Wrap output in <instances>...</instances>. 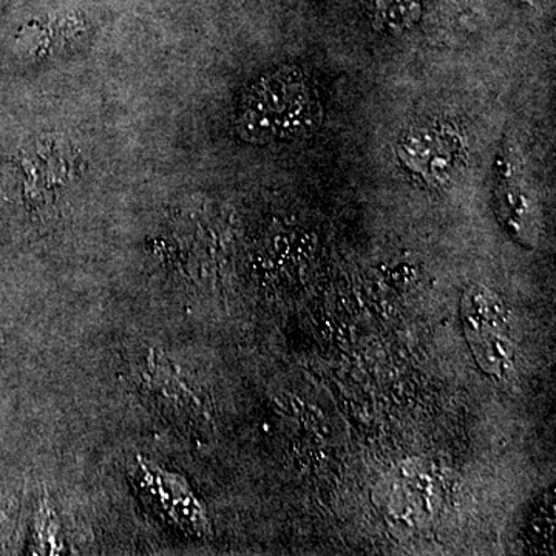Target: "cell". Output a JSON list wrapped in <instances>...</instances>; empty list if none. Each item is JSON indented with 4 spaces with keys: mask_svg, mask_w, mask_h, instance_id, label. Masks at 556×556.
Returning <instances> with one entry per match:
<instances>
[{
    "mask_svg": "<svg viewBox=\"0 0 556 556\" xmlns=\"http://www.w3.org/2000/svg\"><path fill=\"white\" fill-rule=\"evenodd\" d=\"M324 118L317 91L295 67L258 80L244 98L239 130L252 142L308 137Z\"/></svg>",
    "mask_w": 556,
    "mask_h": 556,
    "instance_id": "obj_1",
    "label": "cell"
},
{
    "mask_svg": "<svg viewBox=\"0 0 556 556\" xmlns=\"http://www.w3.org/2000/svg\"><path fill=\"white\" fill-rule=\"evenodd\" d=\"M460 321L479 369L489 378H510L517 365V340L503 299L484 285H470L460 298Z\"/></svg>",
    "mask_w": 556,
    "mask_h": 556,
    "instance_id": "obj_2",
    "label": "cell"
},
{
    "mask_svg": "<svg viewBox=\"0 0 556 556\" xmlns=\"http://www.w3.org/2000/svg\"><path fill=\"white\" fill-rule=\"evenodd\" d=\"M456 137L447 129H417L399 142V160L420 178L441 185L452 177L456 161Z\"/></svg>",
    "mask_w": 556,
    "mask_h": 556,
    "instance_id": "obj_3",
    "label": "cell"
},
{
    "mask_svg": "<svg viewBox=\"0 0 556 556\" xmlns=\"http://www.w3.org/2000/svg\"><path fill=\"white\" fill-rule=\"evenodd\" d=\"M137 473L141 475L138 481L167 517L189 532H204L207 527L206 511L185 481L141 459L137 466Z\"/></svg>",
    "mask_w": 556,
    "mask_h": 556,
    "instance_id": "obj_4",
    "label": "cell"
},
{
    "mask_svg": "<svg viewBox=\"0 0 556 556\" xmlns=\"http://www.w3.org/2000/svg\"><path fill=\"white\" fill-rule=\"evenodd\" d=\"M496 215L504 230L522 248H536L540 240V211L525 182L507 179L496 190Z\"/></svg>",
    "mask_w": 556,
    "mask_h": 556,
    "instance_id": "obj_5",
    "label": "cell"
},
{
    "mask_svg": "<svg viewBox=\"0 0 556 556\" xmlns=\"http://www.w3.org/2000/svg\"><path fill=\"white\" fill-rule=\"evenodd\" d=\"M60 521L51 506H43L38 518V541L42 554H62L65 548L60 535Z\"/></svg>",
    "mask_w": 556,
    "mask_h": 556,
    "instance_id": "obj_6",
    "label": "cell"
}]
</instances>
